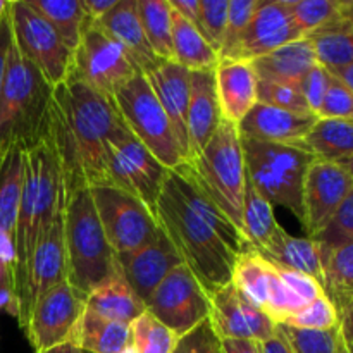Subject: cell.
I'll return each instance as SVG.
<instances>
[{
	"mask_svg": "<svg viewBox=\"0 0 353 353\" xmlns=\"http://www.w3.org/2000/svg\"><path fill=\"white\" fill-rule=\"evenodd\" d=\"M154 216L207 293L231 283L234 262L248 245L243 233L203 195L185 165L168 171Z\"/></svg>",
	"mask_w": 353,
	"mask_h": 353,
	"instance_id": "6da1fadb",
	"label": "cell"
},
{
	"mask_svg": "<svg viewBox=\"0 0 353 353\" xmlns=\"http://www.w3.org/2000/svg\"><path fill=\"white\" fill-rule=\"evenodd\" d=\"M124 128L116 103L69 78L52 90L47 138L55 152L65 195L107 185V148Z\"/></svg>",
	"mask_w": 353,
	"mask_h": 353,
	"instance_id": "7a4b0ae2",
	"label": "cell"
},
{
	"mask_svg": "<svg viewBox=\"0 0 353 353\" xmlns=\"http://www.w3.org/2000/svg\"><path fill=\"white\" fill-rule=\"evenodd\" d=\"M23 192L14 234L17 254V295L34 245L65 205L61 165L47 134L23 152Z\"/></svg>",
	"mask_w": 353,
	"mask_h": 353,
	"instance_id": "3957f363",
	"label": "cell"
},
{
	"mask_svg": "<svg viewBox=\"0 0 353 353\" xmlns=\"http://www.w3.org/2000/svg\"><path fill=\"white\" fill-rule=\"evenodd\" d=\"M52 90L12 40L0 92V171L14 150H26L47 134Z\"/></svg>",
	"mask_w": 353,
	"mask_h": 353,
	"instance_id": "277c9868",
	"label": "cell"
},
{
	"mask_svg": "<svg viewBox=\"0 0 353 353\" xmlns=\"http://www.w3.org/2000/svg\"><path fill=\"white\" fill-rule=\"evenodd\" d=\"M64 247L65 281L83 296L103 279L119 272L117 257L103 233L90 188L65 195Z\"/></svg>",
	"mask_w": 353,
	"mask_h": 353,
	"instance_id": "5b68a950",
	"label": "cell"
},
{
	"mask_svg": "<svg viewBox=\"0 0 353 353\" xmlns=\"http://www.w3.org/2000/svg\"><path fill=\"white\" fill-rule=\"evenodd\" d=\"M185 168L203 195L241 231L247 171L236 124L223 119L205 148Z\"/></svg>",
	"mask_w": 353,
	"mask_h": 353,
	"instance_id": "8992f818",
	"label": "cell"
},
{
	"mask_svg": "<svg viewBox=\"0 0 353 353\" xmlns=\"http://www.w3.org/2000/svg\"><path fill=\"white\" fill-rule=\"evenodd\" d=\"M241 150L252 186L268 202L285 207L302 223L303 183L316 157L295 145L262 143L247 138H241Z\"/></svg>",
	"mask_w": 353,
	"mask_h": 353,
	"instance_id": "52a82bcc",
	"label": "cell"
},
{
	"mask_svg": "<svg viewBox=\"0 0 353 353\" xmlns=\"http://www.w3.org/2000/svg\"><path fill=\"white\" fill-rule=\"evenodd\" d=\"M124 126L168 169L186 164L171 123L143 72L121 86L112 97Z\"/></svg>",
	"mask_w": 353,
	"mask_h": 353,
	"instance_id": "ba28073f",
	"label": "cell"
},
{
	"mask_svg": "<svg viewBox=\"0 0 353 353\" xmlns=\"http://www.w3.org/2000/svg\"><path fill=\"white\" fill-rule=\"evenodd\" d=\"M169 169L131 134L126 126L112 137L107 148V185L116 186L154 212Z\"/></svg>",
	"mask_w": 353,
	"mask_h": 353,
	"instance_id": "9c48e42d",
	"label": "cell"
},
{
	"mask_svg": "<svg viewBox=\"0 0 353 353\" xmlns=\"http://www.w3.org/2000/svg\"><path fill=\"white\" fill-rule=\"evenodd\" d=\"M9 16L17 50L43 74L52 88L68 81L72 52L62 43L52 24L28 0H10Z\"/></svg>",
	"mask_w": 353,
	"mask_h": 353,
	"instance_id": "30bf717a",
	"label": "cell"
},
{
	"mask_svg": "<svg viewBox=\"0 0 353 353\" xmlns=\"http://www.w3.org/2000/svg\"><path fill=\"white\" fill-rule=\"evenodd\" d=\"M138 72L128 52L112 37L93 23L85 28L78 47L72 52L69 78L112 99L114 93Z\"/></svg>",
	"mask_w": 353,
	"mask_h": 353,
	"instance_id": "8fae6325",
	"label": "cell"
},
{
	"mask_svg": "<svg viewBox=\"0 0 353 353\" xmlns=\"http://www.w3.org/2000/svg\"><path fill=\"white\" fill-rule=\"evenodd\" d=\"M90 195L116 255L138 250L161 233L154 212L137 196L110 185L92 186Z\"/></svg>",
	"mask_w": 353,
	"mask_h": 353,
	"instance_id": "7c38bea8",
	"label": "cell"
},
{
	"mask_svg": "<svg viewBox=\"0 0 353 353\" xmlns=\"http://www.w3.org/2000/svg\"><path fill=\"white\" fill-rule=\"evenodd\" d=\"M145 305L178 336L190 333L210 316L209 293L186 264L172 269Z\"/></svg>",
	"mask_w": 353,
	"mask_h": 353,
	"instance_id": "4fadbf2b",
	"label": "cell"
},
{
	"mask_svg": "<svg viewBox=\"0 0 353 353\" xmlns=\"http://www.w3.org/2000/svg\"><path fill=\"white\" fill-rule=\"evenodd\" d=\"M83 312L85 296L62 281L33 303L21 330L34 353L50 350L71 341Z\"/></svg>",
	"mask_w": 353,
	"mask_h": 353,
	"instance_id": "5bb4252c",
	"label": "cell"
},
{
	"mask_svg": "<svg viewBox=\"0 0 353 353\" xmlns=\"http://www.w3.org/2000/svg\"><path fill=\"white\" fill-rule=\"evenodd\" d=\"M65 279H68V268H65L64 210H62L34 245L30 261H28L19 295H17L21 309L19 319H17L19 327L23 326L33 303L48 290L61 285Z\"/></svg>",
	"mask_w": 353,
	"mask_h": 353,
	"instance_id": "9a60e30c",
	"label": "cell"
},
{
	"mask_svg": "<svg viewBox=\"0 0 353 353\" xmlns=\"http://www.w3.org/2000/svg\"><path fill=\"white\" fill-rule=\"evenodd\" d=\"M353 188V178L336 162L316 161L310 164L303 183V219L307 238H316L330 224Z\"/></svg>",
	"mask_w": 353,
	"mask_h": 353,
	"instance_id": "2e32d148",
	"label": "cell"
},
{
	"mask_svg": "<svg viewBox=\"0 0 353 353\" xmlns=\"http://www.w3.org/2000/svg\"><path fill=\"white\" fill-rule=\"evenodd\" d=\"M302 38L303 34L293 21L288 0H261L243 37L223 59L252 62Z\"/></svg>",
	"mask_w": 353,
	"mask_h": 353,
	"instance_id": "e0dca14e",
	"label": "cell"
},
{
	"mask_svg": "<svg viewBox=\"0 0 353 353\" xmlns=\"http://www.w3.org/2000/svg\"><path fill=\"white\" fill-rule=\"evenodd\" d=\"M209 321L219 340H255L262 343L278 330V324L241 296L231 283L209 293Z\"/></svg>",
	"mask_w": 353,
	"mask_h": 353,
	"instance_id": "ac0fdd59",
	"label": "cell"
},
{
	"mask_svg": "<svg viewBox=\"0 0 353 353\" xmlns=\"http://www.w3.org/2000/svg\"><path fill=\"white\" fill-rule=\"evenodd\" d=\"M116 257L121 274L126 278L131 288L143 302L150 299L154 290L164 281L165 276L172 269L185 264L181 255L172 247L162 230L150 243L130 254H121Z\"/></svg>",
	"mask_w": 353,
	"mask_h": 353,
	"instance_id": "d6986e66",
	"label": "cell"
},
{
	"mask_svg": "<svg viewBox=\"0 0 353 353\" xmlns=\"http://www.w3.org/2000/svg\"><path fill=\"white\" fill-rule=\"evenodd\" d=\"M143 74L161 102L188 164L190 71L174 61H159Z\"/></svg>",
	"mask_w": 353,
	"mask_h": 353,
	"instance_id": "ffe728a7",
	"label": "cell"
},
{
	"mask_svg": "<svg viewBox=\"0 0 353 353\" xmlns=\"http://www.w3.org/2000/svg\"><path fill=\"white\" fill-rule=\"evenodd\" d=\"M314 114H299L292 110L255 103L250 112L238 124L240 138L262 141V143L295 145L300 147L316 121Z\"/></svg>",
	"mask_w": 353,
	"mask_h": 353,
	"instance_id": "44dd1931",
	"label": "cell"
},
{
	"mask_svg": "<svg viewBox=\"0 0 353 353\" xmlns=\"http://www.w3.org/2000/svg\"><path fill=\"white\" fill-rule=\"evenodd\" d=\"M223 123L214 71L190 72L188 162L205 148Z\"/></svg>",
	"mask_w": 353,
	"mask_h": 353,
	"instance_id": "7402d4cb",
	"label": "cell"
},
{
	"mask_svg": "<svg viewBox=\"0 0 353 353\" xmlns=\"http://www.w3.org/2000/svg\"><path fill=\"white\" fill-rule=\"evenodd\" d=\"M214 76L223 119L238 126L257 103V74L250 62L221 59Z\"/></svg>",
	"mask_w": 353,
	"mask_h": 353,
	"instance_id": "603a6c76",
	"label": "cell"
},
{
	"mask_svg": "<svg viewBox=\"0 0 353 353\" xmlns=\"http://www.w3.org/2000/svg\"><path fill=\"white\" fill-rule=\"evenodd\" d=\"M93 24L105 31L128 52L140 72H147L159 62L143 33L138 0H117L116 6Z\"/></svg>",
	"mask_w": 353,
	"mask_h": 353,
	"instance_id": "cb8c5ba5",
	"label": "cell"
},
{
	"mask_svg": "<svg viewBox=\"0 0 353 353\" xmlns=\"http://www.w3.org/2000/svg\"><path fill=\"white\" fill-rule=\"evenodd\" d=\"M250 64L261 81L300 88L305 76L317 64V57L312 41L309 38H302L255 59Z\"/></svg>",
	"mask_w": 353,
	"mask_h": 353,
	"instance_id": "d4e9b609",
	"label": "cell"
},
{
	"mask_svg": "<svg viewBox=\"0 0 353 353\" xmlns=\"http://www.w3.org/2000/svg\"><path fill=\"white\" fill-rule=\"evenodd\" d=\"M324 293L326 292L323 285L312 276L276 265L274 285L269 296L265 316L278 326L285 324L288 317H292L293 314H296Z\"/></svg>",
	"mask_w": 353,
	"mask_h": 353,
	"instance_id": "484cf974",
	"label": "cell"
},
{
	"mask_svg": "<svg viewBox=\"0 0 353 353\" xmlns=\"http://www.w3.org/2000/svg\"><path fill=\"white\" fill-rule=\"evenodd\" d=\"M85 310L103 319L130 326L147 310V305L119 271L92 288V292L85 296Z\"/></svg>",
	"mask_w": 353,
	"mask_h": 353,
	"instance_id": "4316f807",
	"label": "cell"
},
{
	"mask_svg": "<svg viewBox=\"0 0 353 353\" xmlns=\"http://www.w3.org/2000/svg\"><path fill=\"white\" fill-rule=\"evenodd\" d=\"M261 255L279 268L312 276L324 288L323 252L319 243L312 238H296L281 230L274 240L261 252Z\"/></svg>",
	"mask_w": 353,
	"mask_h": 353,
	"instance_id": "83f0119b",
	"label": "cell"
},
{
	"mask_svg": "<svg viewBox=\"0 0 353 353\" xmlns=\"http://www.w3.org/2000/svg\"><path fill=\"white\" fill-rule=\"evenodd\" d=\"M172 61L181 68L195 71H214L219 64V54L205 40L202 31L193 23L179 16L171 7Z\"/></svg>",
	"mask_w": 353,
	"mask_h": 353,
	"instance_id": "f1b7e54d",
	"label": "cell"
},
{
	"mask_svg": "<svg viewBox=\"0 0 353 353\" xmlns=\"http://www.w3.org/2000/svg\"><path fill=\"white\" fill-rule=\"evenodd\" d=\"M274 278L276 265L255 250L248 248L234 262L233 272H231V285L252 305L265 314Z\"/></svg>",
	"mask_w": 353,
	"mask_h": 353,
	"instance_id": "f546056e",
	"label": "cell"
},
{
	"mask_svg": "<svg viewBox=\"0 0 353 353\" xmlns=\"http://www.w3.org/2000/svg\"><path fill=\"white\" fill-rule=\"evenodd\" d=\"M69 343L85 353H117L131 345V330L128 324L114 323L85 310Z\"/></svg>",
	"mask_w": 353,
	"mask_h": 353,
	"instance_id": "4dcf8cb0",
	"label": "cell"
},
{
	"mask_svg": "<svg viewBox=\"0 0 353 353\" xmlns=\"http://www.w3.org/2000/svg\"><path fill=\"white\" fill-rule=\"evenodd\" d=\"M300 147L319 161L353 157V119H317Z\"/></svg>",
	"mask_w": 353,
	"mask_h": 353,
	"instance_id": "1f68e13d",
	"label": "cell"
},
{
	"mask_svg": "<svg viewBox=\"0 0 353 353\" xmlns=\"http://www.w3.org/2000/svg\"><path fill=\"white\" fill-rule=\"evenodd\" d=\"M281 230L283 226L276 219L274 205L268 202L247 178L243 212H241V233L248 248L261 254Z\"/></svg>",
	"mask_w": 353,
	"mask_h": 353,
	"instance_id": "d6a6232c",
	"label": "cell"
},
{
	"mask_svg": "<svg viewBox=\"0 0 353 353\" xmlns=\"http://www.w3.org/2000/svg\"><path fill=\"white\" fill-rule=\"evenodd\" d=\"M28 3L52 24L62 43L74 52L90 24L79 0H28Z\"/></svg>",
	"mask_w": 353,
	"mask_h": 353,
	"instance_id": "836d02e7",
	"label": "cell"
},
{
	"mask_svg": "<svg viewBox=\"0 0 353 353\" xmlns=\"http://www.w3.org/2000/svg\"><path fill=\"white\" fill-rule=\"evenodd\" d=\"M143 33L159 61H172V24L169 0H138Z\"/></svg>",
	"mask_w": 353,
	"mask_h": 353,
	"instance_id": "e575fe53",
	"label": "cell"
},
{
	"mask_svg": "<svg viewBox=\"0 0 353 353\" xmlns=\"http://www.w3.org/2000/svg\"><path fill=\"white\" fill-rule=\"evenodd\" d=\"M24 150H14L3 162L0 171V230L14 238L16 234L17 214H19L21 192H23Z\"/></svg>",
	"mask_w": 353,
	"mask_h": 353,
	"instance_id": "d590c367",
	"label": "cell"
},
{
	"mask_svg": "<svg viewBox=\"0 0 353 353\" xmlns=\"http://www.w3.org/2000/svg\"><path fill=\"white\" fill-rule=\"evenodd\" d=\"M324 292L338 312L353 300V243L338 248L324 262Z\"/></svg>",
	"mask_w": 353,
	"mask_h": 353,
	"instance_id": "8d00e7d4",
	"label": "cell"
},
{
	"mask_svg": "<svg viewBox=\"0 0 353 353\" xmlns=\"http://www.w3.org/2000/svg\"><path fill=\"white\" fill-rule=\"evenodd\" d=\"M131 345L138 353H172L181 336L145 310L130 324Z\"/></svg>",
	"mask_w": 353,
	"mask_h": 353,
	"instance_id": "74e56055",
	"label": "cell"
},
{
	"mask_svg": "<svg viewBox=\"0 0 353 353\" xmlns=\"http://www.w3.org/2000/svg\"><path fill=\"white\" fill-rule=\"evenodd\" d=\"M279 330L295 353H352L340 326L327 331L295 330L288 326H279Z\"/></svg>",
	"mask_w": 353,
	"mask_h": 353,
	"instance_id": "f35d334b",
	"label": "cell"
},
{
	"mask_svg": "<svg viewBox=\"0 0 353 353\" xmlns=\"http://www.w3.org/2000/svg\"><path fill=\"white\" fill-rule=\"evenodd\" d=\"M314 240L319 243L321 252H323V262H326L327 257L338 248L353 243V188L343 200L340 209L336 210L333 219L330 221V224Z\"/></svg>",
	"mask_w": 353,
	"mask_h": 353,
	"instance_id": "ab89813d",
	"label": "cell"
},
{
	"mask_svg": "<svg viewBox=\"0 0 353 353\" xmlns=\"http://www.w3.org/2000/svg\"><path fill=\"white\" fill-rule=\"evenodd\" d=\"M317 62L327 71L353 65V31L310 37Z\"/></svg>",
	"mask_w": 353,
	"mask_h": 353,
	"instance_id": "60d3db41",
	"label": "cell"
},
{
	"mask_svg": "<svg viewBox=\"0 0 353 353\" xmlns=\"http://www.w3.org/2000/svg\"><path fill=\"white\" fill-rule=\"evenodd\" d=\"M279 326L295 327V330H309V331H327L340 326V312L333 300L324 293L319 299L312 300L309 305L300 309L286 319L285 324Z\"/></svg>",
	"mask_w": 353,
	"mask_h": 353,
	"instance_id": "b9f144b4",
	"label": "cell"
},
{
	"mask_svg": "<svg viewBox=\"0 0 353 353\" xmlns=\"http://www.w3.org/2000/svg\"><path fill=\"white\" fill-rule=\"evenodd\" d=\"M293 21L303 38L312 37L336 12L340 0H288Z\"/></svg>",
	"mask_w": 353,
	"mask_h": 353,
	"instance_id": "7bdbcfd3",
	"label": "cell"
},
{
	"mask_svg": "<svg viewBox=\"0 0 353 353\" xmlns=\"http://www.w3.org/2000/svg\"><path fill=\"white\" fill-rule=\"evenodd\" d=\"M228 3L230 0H200L199 30L217 54L223 50L226 37Z\"/></svg>",
	"mask_w": 353,
	"mask_h": 353,
	"instance_id": "ee69618b",
	"label": "cell"
},
{
	"mask_svg": "<svg viewBox=\"0 0 353 353\" xmlns=\"http://www.w3.org/2000/svg\"><path fill=\"white\" fill-rule=\"evenodd\" d=\"M257 102L276 107V109L292 110V112L312 114L309 105H307L305 97L302 95V90L296 88V86L279 85V83H269L259 79Z\"/></svg>",
	"mask_w": 353,
	"mask_h": 353,
	"instance_id": "f6af8a7d",
	"label": "cell"
},
{
	"mask_svg": "<svg viewBox=\"0 0 353 353\" xmlns=\"http://www.w3.org/2000/svg\"><path fill=\"white\" fill-rule=\"evenodd\" d=\"M259 6H261V0H230V3H228L226 37H224V45L219 59L226 57L233 50L234 45L238 43V40L243 37Z\"/></svg>",
	"mask_w": 353,
	"mask_h": 353,
	"instance_id": "bcb514c9",
	"label": "cell"
},
{
	"mask_svg": "<svg viewBox=\"0 0 353 353\" xmlns=\"http://www.w3.org/2000/svg\"><path fill=\"white\" fill-rule=\"evenodd\" d=\"M317 117L319 119H353V92L334 76L331 78L330 88H327Z\"/></svg>",
	"mask_w": 353,
	"mask_h": 353,
	"instance_id": "7dc6e473",
	"label": "cell"
},
{
	"mask_svg": "<svg viewBox=\"0 0 353 353\" xmlns=\"http://www.w3.org/2000/svg\"><path fill=\"white\" fill-rule=\"evenodd\" d=\"M221 340L214 333L210 321H203L190 333L183 334L178 340L174 352L172 353H219Z\"/></svg>",
	"mask_w": 353,
	"mask_h": 353,
	"instance_id": "c3c4849f",
	"label": "cell"
},
{
	"mask_svg": "<svg viewBox=\"0 0 353 353\" xmlns=\"http://www.w3.org/2000/svg\"><path fill=\"white\" fill-rule=\"evenodd\" d=\"M331 78H333L331 72L317 62V64L312 68V71L305 76L302 85H300L302 95L305 97L307 105H309L310 112H312L314 116L319 114L324 97H326L327 88H330Z\"/></svg>",
	"mask_w": 353,
	"mask_h": 353,
	"instance_id": "681fc988",
	"label": "cell"
},
{
	"mask_svg": "<svg viewBox=\"0 0 353 353\" xmlns=\"http://www.w3.org/2000/svg\"><path fill=\"white\" fill-rule=\"evenodd\" d=\"M0 288L17 292V254L14 238L0 230ZM17 295V293H16Z\"/></svg>",
	"mask_w": 353,
	"mask_h": 353,
	"instance_id": "f907efd6",
	"label": "cell"
},
{
	"mask_svg": "<svg viewBox=\"0 0 353 353\" xmlns=\"http://www.w3.org/2000/svg\"><path fill=\"white\" fill-rule=\"evenodd\" d=\"M10 45H12V24H10L9 10H7L6 16L0 17V92H2L3 78H6V68L7 61H9Z\"/></svg>",
	"mask_w": 353,
	"mask_h": 353,
	"instance_id": "816d5d0a",
	"label": "cell"
},
{
	"mask_svg": "<svg viewBox=\"0 0 353 353\" xmlns=\"http://www.w3.org/2000/svg\"><path fill=\"white\" fill-rule=\"evenodd\" d=\"M116 2L117 0H79L83 12L90 23H97V21L102 19L116 6Z\"/></svg>",
	"mask_w": 353,
	"mask_h": 353,
	"instance_id": "f5cc1de1",
	"label": "cell"
},
{
	"mask_svg": "<svg viewBox=\"0 0 353 353\" xmlns=\"http://www.w3.org/2000/svg\"><path fill=\"white\" fill-rule=\"evenodd\" d=\"M219 353H264L261 341L255 340H221Z\"/></svg>",
	"mask_w": 353,
	"mask_h": 353,
	"instance_id": "db71d44e",
	"label": "cell"
},
{
	"mask_svg": "<svg viewBox=\"0 0 353 353\" xmlns=\"http://www.w3.org/2000/svg\"><path fill=\"white\" fill-rule=\"evenodd\" d=\"M169 6L172 10L185 17L186 21L195 24L199 28V16H200V0H169Z\"/></svg>",
	"mask_w": 353,
	"mask_h": 353,
	"instance_id": "11a10c76",
	"label": "cell"
},
{
	"mask_svg": "<svg viewBox=\"0 0 353 353\" xmlns=\"http://www.w3.org/2000/svg\"><path fill=\"white\" fill-rule=\"evenodd\" d=\"M262 350L264 353H295L292 348V345L288 343V340L285 338V334L281 333V330H276V333L272 334L269 340L262 341Z\"/></svg>",
	"mask_w": 353,
	"mask_h": 353,
	"instance_id": "9f6ffc18",
	"label": "cell"
},
{
	"mask_svg": "<svg viewBox=\"0 0 353 353\" xmlns=\"http://www.w3.org/2000/svg\"><path fill=\"white\" fill-rule=\"evenodd\" d=\"M0 312H6L14 319H19V300H17L16 293L7 288H0Z\"/></svg>",
	"mask_w": 353,
	"mask_h": 353,
	"instance_id": "6f0895ef",
	"label": "cell"
},
{
	"mask_svg": "<svg viewBox=\"0 0 353 353\" xmlns=\"http://www.w3.org/2000/svg\"><path fill=\"white\" fill-rule=\"evenodd\" d=\"M340 330L345 341L353 347V300L340 312Z\"/></svg>",
	"mask_w": 353,
	"mask_h": 353,
	"instance_id": "680465c9",
	"label": "cell"
},
{
	"mask_svg": "<svg viewBox=\"0 0 353 353\" xmlns=\"http://www.w3.org/2000/svg\"><path fill=\"white\" fill-rule=\"evenodd\" d=\"M334 78L340 79L343 85H347L348 88L353 92V65H348V68H341L336 69V71H330Z\"/></svg>",
	"mask_w": 353,
	"mask_h": 353,
	"instance_id": "91938a15",
	"label": "cell"
},
{
	"mask_svg": "<svg viewBox=\"0 0 353 353\" xmlns=\"http://www.w3.org/2000/svg\"><path fill=\"white\" fill-rule=\"evenodd\" d=\"M38 353H85V352H81L78 347H74V345L64 343V345H59V347L50 348V350L38 352Z\"/></svg>",
	"mask_w": 353,
	"mask_h": 353,
	"instance_id": "94428289",
	"label": "cell"
},
{
	"mask_svg": "<svg viewBox=\"0 0 353 353\" xmlns=\"http://www.w3.org/2000/svg\"><path fill=\"white\" fill-rule=\"evenodd\" d=\"M336 164H340L341 168H343L345 171H347L348 174H350L352 178H353V157H348V159H345V161H340V162H336Z\"/></svg>",
	"mask_w": 353,
	"mask_h": 353,
	"instance_id": "6125c7cd",
	"label": "cell"
},
{
	"mask_svg": "<svg viewBox=\"0 0 353 353\" xmlns=\"http://www.w3.org/2000/svg\"><path fill=\"white\" fill-rule=\"evenodd\" d=\"M10 6V0H0V17L6 16L7 10H9Z\"/></svg>",
	"mask_w": 353,
	"mask_h": 353,
	"instance_id": "be15d7a7",
	"label": "cell"
},
{
	"mask_svg": "<svg viewBox=\"0 0 353 353\" xmlns=\"http://www.w3.org/2000/svg\"><path fill=\"white\" fill-rule=\"evenodd\" d=\"M117 353H138V352H137V348L133 347V345H130V347H126V348H124V350H121V352H117Z\"/></svg>",
	"mask_w": 353,
	"mask_h": 353,
	"instance_id": "e7e4bbea",
	"label": "cell"
},
{
	"mask_svg": "<svg viewBox=\"0 0 353 353\" xmlns=\"http://www.w3.org/2000/svg\"><path fill=\"white\" fill-rule=\"evenodd\" d=\"M352 353H353V347H352Z\"/></svg>",
	"mask_w": 353,
	"mask_h": 353,
	"instance_id": "03108f58",
	"label": "cell"
}]
</instances>
